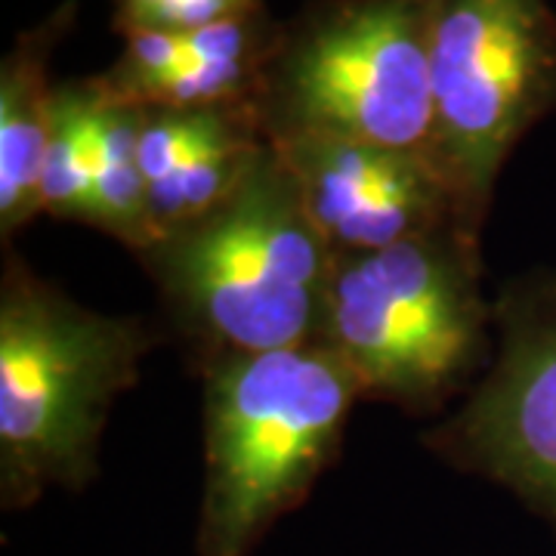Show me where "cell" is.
I'll return each instance as SVG.
<instances>
[{
	"instance_id": "6da1fadb",
	"label": "cell",
	"mask_w": 556,
	"mask_h": 556,
	"mask_svg": "<svg viewBox=\"0 0 556 556\" xmlns=\"http://www.w3.org/2000/svg\"><path fill=\"white\" fill-rule=\"evenodd\" d=\"M134 257L155 281L164 321L195 375L318 338L334 254L269 142L223 199L152 236Z\"/></svg>"
},
{
	"instance_id": "7a4b0ae2",
	"label": "cell",
	"mask_w": 556,
	"mask_h": 556,
	"mask_svg": "<svg viewBox=\"0 0 556 556\" xmlns=\"http://www.w3.org/2000/svg\"><path fill=\"white\" fill-rule=\"evenodd\" d=\"M161 328L84 306L3 248L0 269V504L25 510L100 477L105 427L139 383Z\"/></svg>"
},
{
	"instance_id": "3957f363",
	"label": "cell",
	"mask_w": 556,
	"mask_h": 556,
	"mask_svg": "<svg viewBox=\"0 0 556 556\" xmlns=\"http://www.w3.org/2000/svg\"><path fill=\"white\" fill-rule=\"evenodd\" d=\"M316 340L368 402L415 417L457 405L495 356L482 239L445 226L375 254L334 257Z\"/></svg>"
},
{
	"instance_id": "277c9868",
	"label": "cell",
	"mask_w": 556,
	"mask_h": 556,
	"mask_svg": "<svg viewBox=\"0 0 556 556\" xmlns=\"http://www.w3.org/2000/svg\"><path fill=\"white\" fill-rule=\"evenodd\" d=\"M204 383L199 556H251L338 460L356 378L318 340L217 362Z\"/></svg>"
},
{
	"instance_id": "5b68a950",
	"label": "cell",
	"mask_w": 556,
	"mask_h": 556,
	"mask_svg": "<svg viewBox=\"0 0 556 556\" xmlns=\"http://www.w3.org/2000/svg\"><path fill=\"white\" fill-rule=\"evenodd\" d=\"M269 146L433 149L430 0H309L278 22L254 93Z\"/></svg>"
},
{
	"instance_id": "8992f818",
	"label": "cell",
	"mask_w": 556,
	"mask_h": 556,
	"mask_svg": "<svg viewBox=\"0 0 556 556\" xmlns=\"http://www.w3.org/2000/svg\"><path fill=\"white\" fill-rule=\"evenodd\" d=\"M430 161L457 223L482 239L517 146L556 115L551 0H430Z\"/></svg>"
},
{
	"instance_id": "52a82bcc",
	"label": "cell",
	"mask_w": 556,
	"mask_h": 556,
	"mask_svg": "<svg viewBox=\"0 0 556 556\" xmlns=\"http://www.w3.org/2000/svg\"><path fill=\"white\" fill-rule=\"evenodd\" d=\"M420 445L501 485L556 535V263L497 288L495 356Z\"/></svg>"
},
{
	"instance_id": "ba28073f",
	"label": "cell",
	"mask_w": 556,
	"mask_h": 556,
	"mask_svg": "<svg viewBox=\"0 0 556 556\" xmlns=\"http://www.w3.org/2000/svg\"><path fill=\"white\" fill-rule=\"evenodd\" d=\"M273 149L291 167L303 204L334 257L375 254L424 232L460 226L452 192L427 155L343 139Z\"/></svg>"
},
{
	"instance_id": "9c48e42d",
	"label": "cell",
	"mask_w": 556,
	"mask_h": 556,
	"mask_svg": "<svg viewBox=\"0 0 556 556\" xmlns=\"http://www.w3.org/2000/svg\"><path fill=\"white\" fill-rule=\"evenodd\" d=\"M278 22L269 13L207 25L186 35L134 31L100 78L139 109H232L251 105Z\"/></svg>"
},
{
	"instance_id": "30bf717a",
	"label": "cell",
	"mask_w": 556,
	"mask_h": 556,
	"mask_svg": "<svg viewBox=\"0 0 556 556\" xmlns=\"http://www.w3.org/2000/svg\"><path fill=\"white\" fill-rule=\"evenodd\" d=\"M78 20V0H65L38 25L16 35L0 62V239L3 248L40 211V170L50 139L53 80L50 60Z\"/></svg>"
},
{
	"instance_id": "8fae6325",
	"label": "cell",
	"mask_w": 556,
	"mask_h": 556,
	"mask_svg": "<svg viewBox=\"0 0 556 556\" xmlns=\"http://www.w3.org/2000/svg\"><path fill=\"white\" fill-rule=\"evenodd\" d=\"M90 130H93V192L97 223L105 236L139 254L149 239L146 179L139 170L142 109L115 97L100 75H90Z\"/></svg>"
},
{
	"instance_id": "7c38bea8",
	"label": "cell",
	"mask_w": 556,
	"mask_h": 556,
	"mask_svg": "<svg viewBox=\"0 0 556 556\" xmlns=\"http://www.w3.org/2000/svg\"><path fill=\"white\" fill-rule=\"evenodd\" d=\"M40 211L47 217L97 223L93 192V130H90V80L72 78L53 87L50 139L40 170Z\"/></svg>"
},
{
	"instance_id": "4fadbf2b",
	"label": "cell",
	"mask_w": 556,
	"mask_h": 556,
	"mask_svg": "<svg viewBox=\"0 0 556 556\" xmlns=\"http://www.w3.org/2000/svg\"><path fill=\"white\" fill-rule=\"evenodd\" d=\"M266 13L263 0H115L112 25L118 35L164 31L186 35L207 25Z\"/></svg>"
}]
</instances>
